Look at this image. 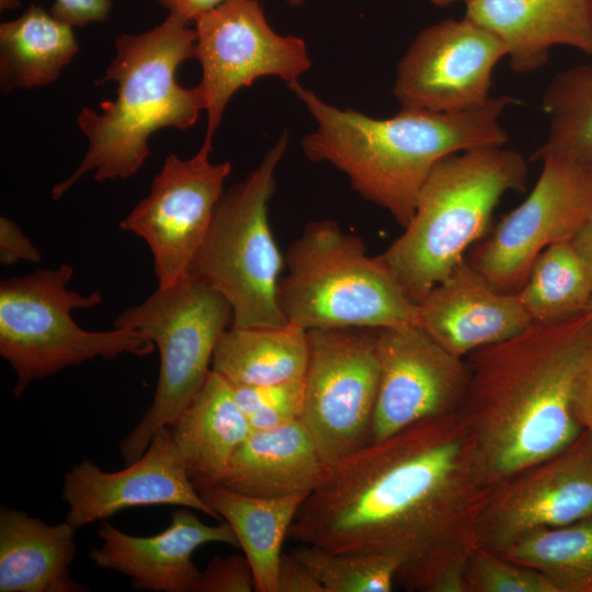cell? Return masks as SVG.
Segmentation results:
<instances>
[{"label":"cell","instance_id":"8","mask_svg":"<svg viewBox=\"0 0 592 592\" xmlns=\"http://www.w3.org/2000/svg\"><path fill=\"white\" fill-rule=\"evenodd\" d=\"M287 145L284 132L261 163L224 192L189 272L228 301L234 327L275 328L288 323L277 300L283 258L267 213L275 170Z\"/></svg>","mask_w":592,"mask_h":592},{"label":"cell","instance_id":"27","mask_svg":"<svg viewBox=\"0 0 592 592\" xmlns=\"http://www.w3.org/2000/svg\"><path fill=\"white\" fill-rule=\"evenodd\" d=\"M542 104L548 130L532 159L558 157L592 175V65H577L557 73Z\"/></svg>","mask_w":592,"mask_h":592},{"label":"cell","instance_id":"10","mask_svg":"<svg viewBox=\"0 0 592 592\" xmlns=\"http://www.w3.org/2000/svg\"><path fill=\"white\" fill-rule=\"evenodd\" d=\"M308 339L299 420L327 466L371 444L379 384L377 330L315 329Z\"/></svg>","mask_w":592,"mask_h":592},{"label":"cell","instance_id":"30","mask_svg":"<svg viewBox=\"0 0 592 592\" xmlns=\"http://www.w3.org/2000/svg\"><path fill=\"white\" fill-rule=\"evenodd\" d=\"M293 553L315 573L325 592H390L400 570L395 557L333 553L303 544Z\"/></svg>","mask_w":592,"mask_h":592},{"label":"cell","instance_id":"13","mask_svg":"<svg viewBox=\"0 0 592 592\" xmlns=\"http://www.w3.org/2000/svg\"><path fill=\"white\" fill-rule=\"evenodd\" d=\"M540 161L530 194L468 261L501 292L516 293L537 255L551 244L571 241L592 216V175L558 157Z\"/></svg>","mask_w":592,"mask_h":592},{"label":"cell","instance_id":"4","mask_svg":"<svg viewBox=\"0 0 592 592\" xmlns=\"http://www.w3.org/2000/svg\"><path fill=\"white\" fill-rule=\"evenodd\" d=\"M195 41V30L171 14L147 32L116 38V55L98 83L116 82L117 96L102 102L101 113L88 107L79 113L88 150L75 172L53 187L54 200L91 171L100 182L130 178L150 155L151 134L196 123L203 95L197 86L183 88L175 80L178 67L194 57Z\"/></svg>","mask_w":592,"mask_h":592},{"label":"cell","instance_id":"23","mask_svg":"<svg viewBox=\"0 0 592 592\" xmlns=\"http://www.w3.org/2000/svg\"><path fill=\"white\" fill-rule=\"evenodd\" d=\"M67 521L46 524L23 511L0 509V592H88L69 567L77 547Z\"/></svg>","mask_w":592,"mask_h":592},{"label":"cell","instance_id":"22","mask_svg":"<svg viewBox=\"0 0 592 592\" xmlns=\"http://www.w3.org/2000/svg\"><path fill=\"white\" fill-rule=\"evenodd\" d=\"M168 426L198 492L223 482L232 455L252 432L231 385L214 369Z\"/></svg>","mask_w":592,"mask_h":592},{"label":"cell","instance_id":"32","mask_svg":"<svg viewBox=\"0 0 592 592\" xmlns=\"http://www.w3.org/2000/svg\"><path fill=\"white\" fill-rule=\"evenodd\" d=\"M231 387L252 431L298 420L303 412L305 377L267 385Z\"/></svg>","mask_w":592,"mask_h":592},{"label":"cell","instance_id":"9","mask_svg":"<svg viewBox=\"0 0 592 592\" xmlns=\"http://www.w3.org/2000/svg\"><path fill=\"white\" fill-rule=\"evenodd\" d=\"M231 323L228 301L190 275L171 287H158L143 303L116 317L114 328L143 332L160 355L153 400L121 442L126 465L143 456L153 434L168 426L201 389L212 371L216 345Z\"/></svg>","mask_w":592,"mask_h":592},{"label":"cell","instance_id":"21","mask_svg":"<svg viewBox=\"0 0 592 592\" xmlns=\"http://www.w3.org/2000/svg\"><path fill=\"white\" fill-rule=\"evenodd\" d=\"M325 467L298 419L252 431L232 455L220 485L262 498L307 497L319 483Z\"/></svg>","mask_w":592,"mask_h":592},{"label":"cell","instance_id":"41","mask_svg":"<svg viewBox=\"0 0 592 592\" xmlns=\"http://www.w3.org/2000/svg\"><path fill=\"white\" fill-rule=\"evenodd\" d=\"M435 5H447V4H451L452 2H455V1H465L467 2L468 0H426Z\"/></svg>","mask_w":592,"mask_h":592},{"label":"cell","instance_id":"5","mask_svg":"<svg viewBox=\"0 0 592 592\" xmlns=\"http://www.w3.org/2000/svg\"><path fill=\"white\" fill-rule=\"evenodd\" d=\"M527 175L525 158L503 146L442 159L423 183L403 232L378 258L418 304L465 260L501 197L523 191Z\"/></svg>","mask_w":592,"mask_h":592},{"label":"cell","instance_id":"35","mask_svg":"<svg viewBox=\"0 0 592 592\" xmlns=\"http://www.w3.org/2000/svg\"><path fill=\"white\" fill-rule=\"evenodd\" d=\"M111 8V0H55L49 12L73 27L106 21Z\"/></svg>","mask_w":592,"mask_h":592},{"label":"cell","instance_id":"42","mask_svg":"<svg viewBox=\"0 0 592 592\" xmlns=\"http://www.w3.org/2000/svg\"><path fill=\"white\" fill-rule=\"evenodd\" d=\"M286 1L292 7H299L304 3V0H286Z\"/></svg>","mask_w":592,"mask_h":592},{"label":"cell","instance_id":"25","mask_svg":"<svg viewBox=\"0 0 592 592\" xmlns=\"http://www.w3.org/2000/svg\"><path fill=\"white\" fill-rule=\"evenodd\" d=\"M308 361V331L299 326H230L216 345L212 369L232 386H255L303 378Z\"/></svg>","mask_w":592,"mask_h":592},{"label":"cell","instance_id":"17","mask_svg":"<svg viewBox=\"0 0 592 592\" xmlns=\"http://www.w3.org/2000/svg\"><path fill=\"white\" fill-rule=\"evenodd\" d=\"M62 499L66 521L75 528L105 521L125 509L144 505H177L218 515L191 481L169 426L159 429L148 448L126 468L106 473L84 459L65 474Z\"/></svg>","mask_w":592,"mask_h":592},{"label":"cell","instance_id":"6","mask_svg":"<svg viewBox=\"0 0 592 592\" xmlns=\"http://www.w3.org/2000/svg\"><path fill=\"white\" fill-rule=\"evenodd\" d=\"M277 300L287 322L315 329L419 325V308L362 239L335 221L308 224L285 255Z\"/></svg>","mask_w":592,"mask_h":592},{"label":"cell","instance_id":"24","mask_svg":"<svg viewBox=\"0 0 592 592\" xmlns=\"http://www.w3.org/2000/svg\"><path fill=\"white\" fill-rule=\"evenodd\" d=\"M200 494L235 532L252 568L255 591L277 592L282 545L306 497H254L224 485L207 487Z\"/></svg>","mask_w":592,"mask_h":592},{"label":"cell","instance_id":"40","mask_svg":"<svg viewBox=\"0 0 592 592\" xmlns=\"http://www.w3.org/2000/svg\"><path fill=\"white\" fill-rule=\"evenodd\" d=\"M20 5V0H0L1 10H11Z\"/></svg>","mask_w":592,"mask_h":592},{"label":"cell","instance_id":"39","mask_svg":"<svg viewBox=\"0 0 592 592\" xmlns=\"http://www.w3.org/2000/svg\"><path fill=\"white\" fill-rule=\"evenodd\" d=\"M571 243L579 255L592 285V216L582 225Z\"/></svg>","mask_w":592,"mask_h":592},{"label":"cell","instance_id":"11","mask_svg":"<svg viewBox=\"0 0 592 592\" xmlns=\"http://www.w3.org/2000/svg\"><path fill=\"white\" fill-rule=\"evenodd\" d=\"M194 57L202 66L197 88L207 113L203 147L213 137L230 98L262 77L298 81L311 66L306 43L280 35L267 23L258 0H226L195 20Z\"/></svg>","mask_w":592,"mask_h":592},{"label":"cell","instance_id":"3","mask_svg":"<svg viewBox=\"0 0 592 592\" xmlns=\"http://www.w3.org/2000/svg\"><path fill=\"white\" fill-rule=\"evenodd\" d=\"M287 87L316 122L301 140L306 157L344 173L357 193L386 209L402 228L439 161L469 149L504 146L509 136L500 118L517 103L503 94L459 111L401 107L395 116L375 118L328 104L298 81Z\"/></svg>","mask_w":592,"mask_h":592},{"label":"cell","instance_id":"28","mask_svg":"<svg viewBox=\"0 0 592 592\" xmlns=\"http://www.w3.org/2000/svg\"><path fill=\"white\" fill-rule=\"evenodd\" d=\"M516 294L532 322L546 325L582 314L592 285L571 241H563L537 255Z\"/></svg>","mask_w":592,"mask_h":592},{"label":"cell","instance_id":"15","mask_svg":"<svg viewBox=\"0 0 592 592\" xmlns=\"http://www.w3.org/2000/svg\"><path fill=\"white\" fill-rule=\"evenodd\" d=\"M379 384L371 443L425 419L457 413L469 365L419 325L377 330Z\"/></svg>","mask_w":592,"mask_h":592},{"label":"cell","instance_id":"1","mask_svg":"<svg viewBox=\"0 0 592 592\" xmlns=\"http://www.w3.org/2000/svg\"><path fill=\"white\" fill-rule=\"evenodd\" d=\"M489 488L458 413L419 421L327 465L288 536L333 553L400 562L408 591L464 592Z\"/></svg>","mask_w":592,"mask_h":592},{"label":"cell","instance_id":"29","mask_svg":"<svg viewBox=\"0 0 592 592\" xmlns=\"http://www.w3.org/2000/svg\"><path fill=\"white\" fill-rule=\"evenodd\" d=\"M498 554L543 573L557 592H592V516L534 531Z\"/></svg>","mask_w":592,"mask_h":592},{"label":"cell","instance_id":"37","mask_svg":"<svg viewBox=\"0 0 592 592\" xmlns=\"http://www.w3.org/2000/svg\"><path fill=\"white\" fill-rule=\"evenodd\" d=\"M571 411L582 430L592 433V352L577 376L571 398Z\"/></svg>","mask_w":592,"mask_h":592},{"label":"cell","instance_id":"33","mask_svg":"<svg viewBox=\"0 0 592 592\" xmlns=\"http://www.w3.org/2000/svg\"><path fill=\"white\" fill-rule=\"evenodd\" d=\"M255 591L252 568L246 556L214 557L201 572L196 592Z\"/></svg>","mask_w":592,"mask_h":592},{"label":"cell","instance_id":"2","mask_svg":"<svg viewBox=\"0 0 592 592\" xmlns=\"http://www.w3.org/2000/svg\"><path fill=\"white\" fill-rule=\"evenodd\" d=\"M592 352V316L532 323L466 358L469 382L458 410L491 487L568 446L583 430L573 418L577 376Z\"/></svg>","mask_w":592,"mask_h":592},{"label":"cell","instance_id":"7","mask_svg":"<svg viewBox=\"0 0 592 592\" xmlns=\"http://www.w3.org/2000/svg\"><path fill=\"white\" fill-rule=\"evenodd\" d=\"M73 269L61 263L0 283V355L16 374L13 395L64 368L95 357L113 360L122 354L147 356L155 343L143 332L127 328L88 331L71 317L75 309L102 303V295H82L68 288Z\"/></svg>","mask_w":592,"mask_h":592},{"label":"cell","instance_id":"43","mask_svg":"<svg viewBox=\"0 0 592 592\" xmlns=\"http://www.w3.org/2000/svg\"><path fill=\"white\" fill-rule=\"evenodd\" d=\"M587 5H588V10H589V14H590V20H591V24H592V0H587ZM590 64L592 65V57H591Z\"/></svg>","mask_w":592,"mask_h":592},{"label":"cell","instance_id":"34","mask_svg":"<svg viewBox=\"0 0 592 592\" xmlns=\"http://www.w3.org/2000/svg\"><path fill=\"white\" fill-rule=\"evenodd\" d=\"M42 260L39 250L21 228L8 217L0 218V262L12 265L20 261L37 263Z\"/></svg>","mask_w":592,"mask_h":592},{"label":"cell","instance_id":"14","mask_svg":"<svg viewBox=\"0 0 592 592\" xmlns=\"http://www.w3.org/2000/svg\"><path fill=\"white\" fill-rule=\"evenodd\" d=\"M592 516V433L489 487L476 545L501 551L537 530Z\"/></svg>","mask_w":592,"mask_h":592},{"label":"cell","instance_id":"19","mask_svg":"<svg viewBox=\"0 0 592 592\" xmlns=\"http://www.w3.org/2000/svg\"><path fill=\"white\" fill-rule=\"evenodd\" d=\"M418 308L419 326L460 357L533 323L516 293L497 289L467 260L430 289Z\"/></svg>","mask_w":592,"mask_h":592},{"label":"cell","instance_id":"38","mask_svg":"<svg viewBox=\"0 0 592 592\" xmlns=\"http://www.w3.org/2000/svg\"><path fill=\"white\" fill-rule=\"evenodd\" d=\"M169 14L185 23L194 21L198 15L216 8L226 0H157Z\"/></svg>","mask_w":592,"mask_h":592},{"label":"cell","instance_id":"31","mask_svg":"<svg viewBox=\"0 0 592 592\" xmlns=\"http://www.w3.org/2000/svg\"><path fill=\"white\" fill-rule=\"evenodd\" d=\"M464 592H557L540 572L476 546L463 572Z\"/></svg>","mask_w":592,"mask_h":592},{"label":"cell","instance_id":"26","mask_svg":"<svg viewBox=\"0 0 592 592\" xmlns=\"http://www.w3.org/2000/svg\"><path fill=\"white\" fill-rule=\"evenodd\" d=\"M79 49L72 26L41 5L0 25V82L8 93L54 82Z\"/></svg>","mask_w":592,"mask_h":592},{"label":"cell","instance_id":"16","mask_svg":"<svg viewBox=\"0 0 592 592\" xmlns=\"http://www.w3.org/2000/svg\"><path fill=\"white\" fill-rule=\"evenodd\" d=\"M506 57L502 42L470 21L445 19L423 29L400 59L394 95L401 107L453 112L490 94L496 65Z\"/></svg>","mask_w":592,"mask_h":592},{"label":"cell","instance_id":"44","mask_svg":"<svg viewBox=\"0 0 592 592\" xmlns=\"http://www.w3.org/2000/svg\"><path fill=\"white\" fill-rule=\"evenodd\" d=\"M583 312H587L590 316H592V300L590 301L589 306L587 307V309Z\"/></svg>","mask_w":592,"mask_h":592},{"label":"cell","instance_id":"36","mask_svg":"<svg viewBox=\"0 0 592 592\" xmlns=\"http://www.w3.org/2000/svg\"><path fill=\"white\" fill-rule=\"evenodd\" d=\"M277 592H325L312 570L294 553H282L277 570Z\"/></svg>","mask_w":592,"mask_h":592},{"label":"cell","instance_id":"20","mask_svg":"<svg viewBox=\"0 0 592 592\" xmlns=\"http://www.w3.org/2000/svg\"><path fill=\"white\" fill-rule=\"evenodd\" d=\"M465 18L496 35L511 69L532 72L555 46L592 57V24L587 0H468Z\"/></svg>","mask_w":592,"mask_h":592},{"label":"cell","instance_id":"18","mask_svg":"<svg viewBox=\"0 0 592 592\" xmlns=\"http://www.w3.org/2000/svg\"><path fill=\"white\" fill-rule=\"evenodd\" d=\"M98 534L103 545L90 550L91 560L127 576L136 590L156 592H196L201 572L192 556L198 547L212 543L240 547L226 521L208 525L182 506L172 512L169 526L152 536L129 535L106 521Z\"/></svg>","mask_w":592,"mask_h":592},{"label":"cell","instance_id":"12","mask_svg":"<svg viewBox=\"0 0 592 592\" xmlns=\"http://www.w3.org/2000/svg\"><path fill=\"white\" fill-rule=\"evenodd\" d=\"M210 152L202 146L190 159L170 153L149 194L118 225L148 244L158 287H171L189 275L225 192L231 163H213Z\"/></svg>","mask_w":592,"mask_h":592}]
</instances>
